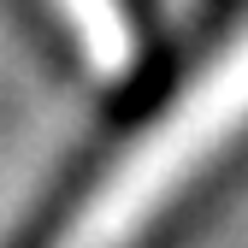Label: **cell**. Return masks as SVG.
<instances>
[{
    "label": "cell",
    "instance_id": "obj_1",
    "mask_svg": "<svg viewBox=\"0 0 248 248\" xmlns=\"http://www.w3.org/2000/svg\"><path fill=\"white\" fill-rule=\"evenodd\" d=\"M248 130V24L177 89V101L124 148V160L95 183L71 219V242H112L142 231L183 183H195Z\"/></svg>",
    "mask_w": 248,
    "mask_h": 248
},
{
    "label": "cell",
    "instance_id": "obj_2",
    "mask_svg": "<svg viewBox=\"0 0 248 248\" xmlns=\"http://www.w3.org/2000/svg\"><path fill=\"white\" fill-rule=\"evenodd\" d=\"M59 18H65L71 42L83 53V65L118 83L124 71L136 65V30H130V12H124V0H53Z\"/></svg>",
    "mask_w": 248,
    "mask_h": 248
}]
</instances>
